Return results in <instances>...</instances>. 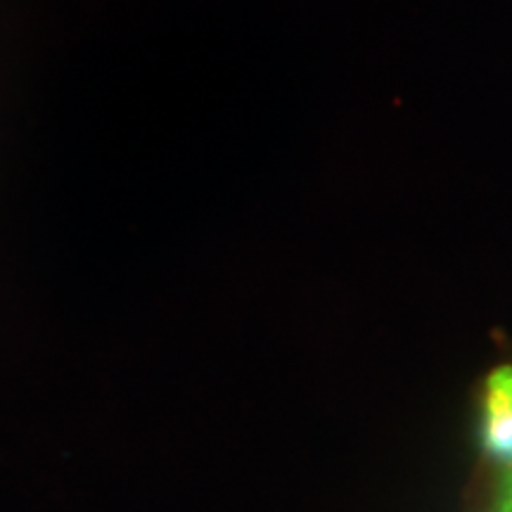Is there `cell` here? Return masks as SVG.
Segmentation results:
<instances>
[{
  "mask_svg": "<svg viewBox=\"0 0 512 512\" xmlns=\"http://www.w3.org/2000/svg\"><path fill=\"white\" fill-rule=\"evenodd\" d=\"M482 444L498 463L512 465V366L494 370L486 380Z\"/></svg>",
  "mask_w": 512,
  "mask_h": 512,
  "instance_id": "cell-1",
  "label": "cell"
},
{
  "mask_svg": "<svg viewBox=\"0 0 512 512\" xmlns=\"http://www.w3.org/2000/svg\"><path fill=\"white\" fill-rule=\"evenodd\" d=\"M494 512H512V465L505 467V475L498 484Z\"/></svg>",
  "mask_w": 512,
  "mask_h": 512,
  "instance_id": "cell-2",
  "label": "cell"
}]
</instances>
